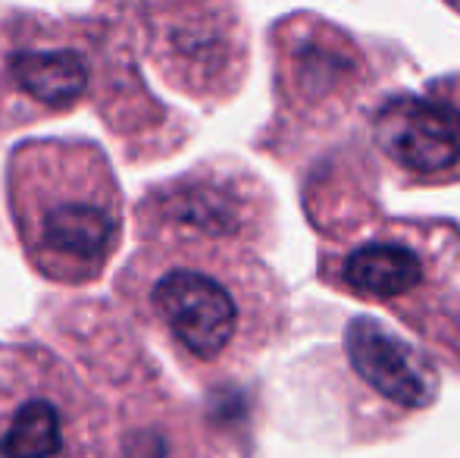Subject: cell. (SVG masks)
<instances>
[{"label":"cell","mask_w":460,"mask_h":458,"mask_svg":"<svg viewBox=\"0 0 460 458\" xmlns=\"http://www.w3.org/2000/svg\"><path fill=\"white\" fill-rule=\"evenodd\" d=\"M373 145L411 183H457L460 82H436L417 94L392 98L373 120Z\"/></svg>","instance_id":"cell-7"},{"label":"cell","mask_w":460,"mask_h":458,"mask_svg":"<svg viewBox=\"0 0 460 458\" xmlns=\"http://www.w3.org/2000/svg\"><path fill=\"white\" fill-rule=\"evenodd\" d=\"M436 257L423 232L385 227L358 238L332 261L326 280L376 305H398L436 280Z\"/></svg>","instance_id":"cell-8"},{"label":"cell","mask_w":460,"mask_h":458,"mask_svg":"<svg viewBox=\"0 0 460 458\" xmlns=\"http://www.w3.org/2000/svg\"><path fill=\"white\" fill-rule=\"evenodd\" d=\"M145 54L164 82L198 101H226L242 85L248 38L235 6H132Z\"/></svg>","instance_id":"cell-6"},{"label":"cell","mask_w":460,"mask_h":458,"mask_svg":"<svg viewBox=\"0 0 460 458\" xmlns=\"http://www.w3.org/2000/svg\"><path fill=\"white\" fill-rule=\"evenodd\" d=\"M276 31L288 38L276 50L279 82H285L288 98L320 104V98L345 94L360 82V57L351 44H339L335 31L320 35V29H307L304 35H295L288 22Z\"/></svg>","instance_id":"cell-10"},{"label":"cell","mask_w":460,"mask_h":458,"mask_svg":"<svg viewBox=\"0 0 460 458\" xmlns=\"http://www.w3.org/2000/svg\"><path fill=\"white\" fill-rule=\"evenodd\" d=\"M0 458H116L107 405L48 348H0Z\"/></svg>","instance_id":"cell-4"},{"label":"cell","mask_w":460,"mask_h":458,"mask_svg":"<svg viewBox=\"0 0 460 458\" xmlns=\"http://www.w3.org/2000/svg\"><path fill=\"white\" fill-rule=\"evenodd\" d=\"M270 211V195L254 173L229 164H200L141 195L135 232L141 245L251 251L267 238Z\"/></svg>","instance_id":"cell-5"},{"label":"cell","mask_w":460,"mask_h":458,"mask_svg":"<svg viewBox=\"0 0 460 458\" xmlns=\"http://www.w3.org/2000/svg\"><path fill=\"white\" fill-rule=\"evenodd\" d=\"M345 355L351 371L388 405L401 411L429 409L438 396L436 367L392 330L360 318L348 324Z\"/></svg>","instance_id":"cell-9"},{"label":"cell","mask_w":460,"mask_h":458,"mask_svg":"<svg viewBox=\"0 0 460 458\" xmlns=\"http://www.w3.org/2000/svg\"><path fill=\"white\" fill-rule=\"evenodd\" d=\"M6 211L29 267L60 286L107 274L126 232V202L92 139H29L4 166Z\"/></svg>","instance_id":"cell-2"},{"label":"cell","mask_w":460,"mask_h":458,"mask_svg":"<svg viewBox=\"0 0 460 458\" xmlns=\"http://www.w3.org/2000/svg\"><path fill=\"white\" fill-rule=\"evenodd\" d=\"M116 38L94 19L0 10V141L41 120L126 98L135 69Z\"/></svg>","instance_id":"cell-3"},{"label":"cell","mask_w":460,"mask_h":458,"mask_svg":"<svg viewBox=\"0 0 460 458\" xmlns=\"http://www.w3.org/2000/svg\"><path fill=\"white\" fill-rule=\"evenodd\" d=\"M132 318L194 377H223L285 330V289L254 251L141 245L116 276Z\"/></svg>","instance_id":"cell-1"}]
</instances>
